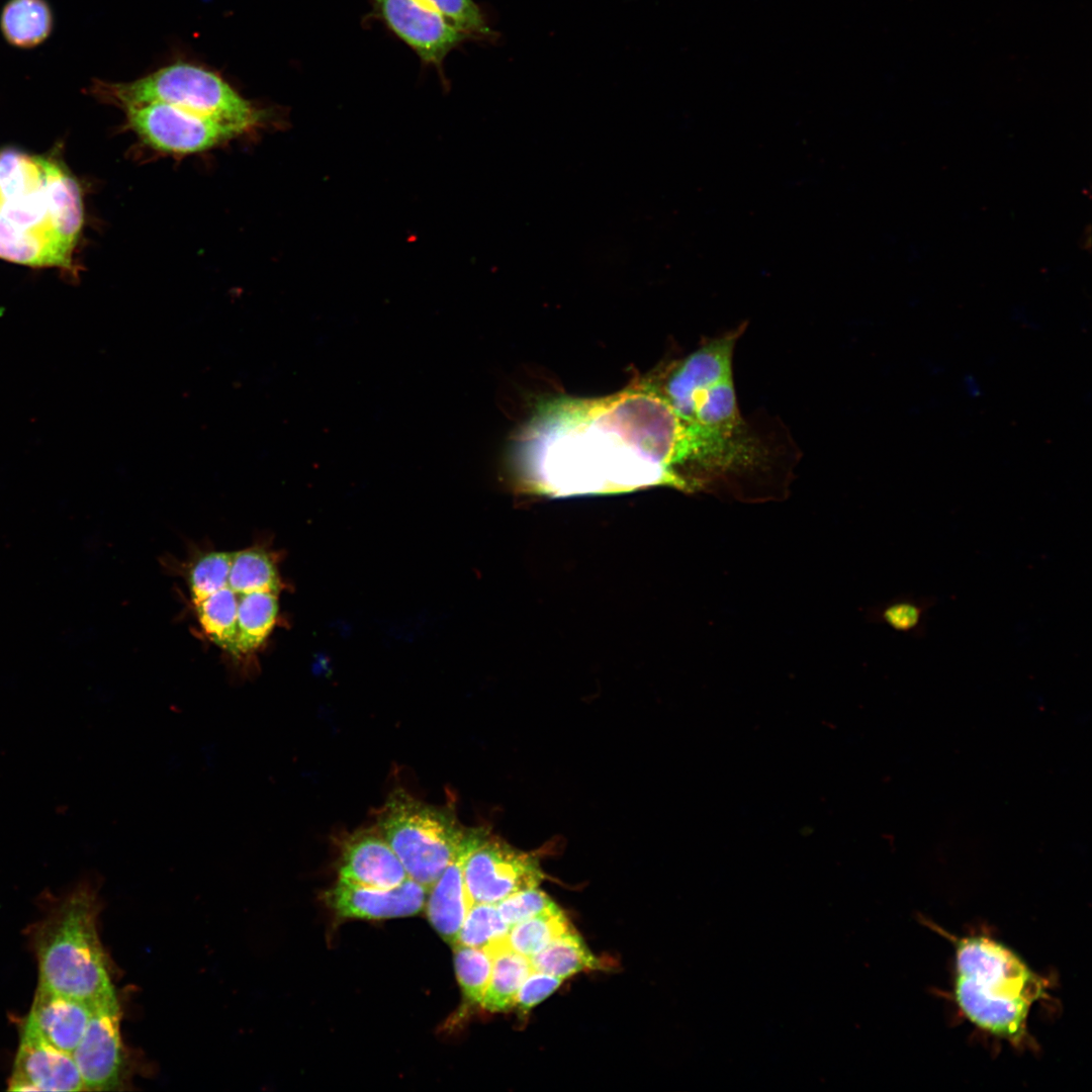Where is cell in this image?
<instances>
[{
  "label": "cell",
  "mask_w": 1092,
  "mask_h": 1092,
  "mask_svg": "<svg viewBox=\"0 0 1092 1092\" xmlns=\"http://www.w3.org/2000/svg\"><path fill=\"white\" fill-rule=\"evenodd\" d=\"M513 455L529 488L556 497L650 486L692 491L709 460L704 440L646 379L604 397L542 402Z\"/></svg>",
  "instance_id": "cell-1"
},
{
  "label": "cell",
  "mask_w": 1092,
  "mask_h": 1092,
  "mask_svg": "<svg viewBox=\"0 0 1092 1092\" xmlns=\"http://www.w3.org/2000/svg\"><path fill=\"white\" fill-rule=\"evenodd\" d=\"M80 226L71 172L57 159L44 157L39 168L0 184V259L58 268L75 280Z\"/></svg>",
  "instance_id": "cell-2"
},
{
  "label": "cell",
  "mask_w": 1092,
  "mask_h": 1092,
  "mask_svg": "<svg viewBox=\"0 0 1092 1092\" xmlns=\"http://www.w3.org/2000/svg\"><path fill=\"white\" fill-rule=\"evenodd\" d=\"M954 944V998L978 1028L1020 1045L1035 1002L1046 998V980L1009 946L985 935L948 936Z\"/></svg>",
  "instance_id": "cell-3"
},
{
  "label": "cell",
  "mask_w": 1092,
  "mask_h": 1092,
  "mask_svg": "<svg viewBox=\"0 0 1092 1092\" xmlns=\"http://www.w3.org/2000/svg\"><path fill=\"white\" fill-rule=\"evenodd\" d=\"M97 890L79 882L31 931L39 988L91 1006L116 998L100 941Z\"/></svg>",
  "instance_id": "cell-4"
},
{
  "label": "cell",
  "mask_w": 1092,
  "mask_h": 1092,
  "mask_svg": "<svg viewBox=\"0 0 1092 1092\" xmlns=\"http://www.w3.org/2000/svg\"><path fill=\"white\" fill-rule=\"evenodd\" d=\"M745 326L704 341L697 350L646 379L684 421L703 433L755 444L764 442L765 437L741 416L732 371L735 344Z\"/></svg>",
  "instance_id": "cell-5"
},
{
  "label": "cell",
  "mask_w": 1092,
  "mask_h": 1092,
  "mask_svg": "<svg viewBox=\"0 0 1092 1092\" xmlns=\"http://www.w3.org/2000/svg\"><path fill=\"white\" fill-rule=\"evenodd\" d=\"M90 92L121 109L163 103L238 125L247 131L264 124L268 115L215 73L187 63L169 65L131 82L97 80Z\"/></svg>",
  "instance_id": "cell-6"
},
{
  "label": "cell",
  "mask_w": 1092,
  "mask_h": 1092,
  "mask_svg": "<svg viewBox=\"0 0 1092 1092\" xmlns=\"http://www.w3.org/2000/svg\"><path fill=\"white\" fill-rule=\"evenodd\" d=\"M378 828L407 877L430 889L465 845L463 829L443 810L396 792L378 817Z\"/></svg>",
  "instance_id": "cell-7"
},
{
  "label": "cell",
  "mask_w": 1092,
  "mask_h": 1092,
  "mask_svg": "<svg viewBox=\"0 0 1092 1092\" xmlns=\"http://www.w3.org/2000/svg\"><path fill=\"white\" fill-rule=\"evenodd\" d=\"M122 110L128 128L147 147L171 155L205 152L248 132L238 125L163 103Z\"/></svg>",
  "instance_id": "cell-8"
},
{
  "label": "cell",
  "mask_w": 1092,
  "mask_h": 1092,
  "mask_svg": "<svg viewBox=\"0 0 1092 1092\" xmlns=\"http://www.w3.org/2000/svg\"><path fill=\"white\" fill-rule=\"evenodd\" d=\"M463 877L473 905L496 904L515 893L538 887L545 876L533 853L487 833L466 856Z\"/></svg>",
  "instance_id": "cell-9"
},
{
  "label": "cell",
  "mask_w": 1092,
  "mask_h": 1092,
  "mask_svg": "<svg viewBox=\"0 0 1092 1092\" xmlns=\"http://www.w3.org/2000/svg\"><path fill=\"white\" fill-rule=\"evenodd\" d=\"M373 15L406 43L423 64L433 66L448 88L444 60L472 37L419 0H371Z\"/></svg>",
  "instance_id": "cell-10"
},
{
  "label": "cell",
  "mask_w": 1092,
  "mask_h": 1092,
  "mask_svg": "<svg viewBox=\"0 0 1092 1092\" xmlns=\"http://www.w3.org/2000/svg\"><path fill=\"white\" fill-rule=\"evenodd\" d=\"M120 1016L117 999L93 1007L83 1037L72 1054L85 1091H114L122 1087L125 1053Z\"/></svg>",
  "instance_id": "cell-11"
},
{
  "label": "cell",
  "mask_w": 1092,
  "mask_h": 1092,
  "mask_svg": "<svg viewBox=\"0 0 1092 1092\" xmlns=\"http://www.w3.org/2000/svg\"><path fill=\"white\" fill-rule=\"evenodd\" d=\"M10 1091H85L73 1055L22 1030Z\"/></svg>",
  "instance_id": "cell-12"
},
{
  "label": "cell",
  "mask_w": 1092,
  "mask_h": 1092,
  "mask_svg": "<svg viewBox=\"0 0 1092 1092\" xmlns=\"http://www.w3.org/2000/svg\"><path fill=\"white\" fill-rule=\"evenodd\" d=\"M429 889L407 878L397 887L362 886L339 879L328 899L335 911L349 918L382 919L411 916L425 908Z\"/></svg>",
  "instance_id": "cell-13"
},
{
  "label": "cell",
  "mask_w": 1092,
  "mask_h": 1092,
  "mask_svg": "<svg viewBox=\"0 0 1092 1092\" xmlns=\"http://www.w3.org/2000/svg\"><path fill=\"white\" fill-rule=\"evenodd\" d=\"M93 1006L37 987L21 1026L53 1046L73 1054L89 1023Z\"/></svg>",
  "instance_id": "cell-14"
},
{
  "label": "cell",
  "mask_w": 1092,
  "mask_h": 1092,
  "mask_svg": "<svg viewBox=\"0 0 1092 1092\" xmlns=\"http://www.w3.org/2000/svg\"><path fill=\"white\" fill-rule=\"evenodd\" d=\"M407 878L401 861L380 832L356 833L346 840L340 868L341 880L389 889L399 886Z\"/></svg>",
  "instance_id": "cell-15"
},
{
  "label": "cell",
  "mask_w": 1092,
  "mask_h": 1092,
  "mask_svg": "<svg viewBox=\"0 0 1092 1092\" xmlns=\"http://www.w3.org/2000/svg\"><path fill=\"white\" fill-rule=\"evenodd\" d=\"M486 834L484 829L471 830L459 854L428 892L425 905L428 919L440 936L452 946L456 943L459 930L471 906L463 877L464 860L470 850Z\"/></svg>",
  "instance_id": "cell-16"
},
{
  "label": "cell",
  "mask_w": 1092,
  "mask_h": 1092,
  "mask_svg": "<svg viewBox=\"0 0 1092 1092\" xmlns=\"http://www.w3.org/2000/svg\"><path fill=\"white\" fill-rule=\"evenodd\" d=\"M53 27L54 15L47 0H8L1 10V32L15 48L38 47L49 38Z\"/></svg>",
  "instance_id": "cell-17"
},
{
  "label": "cell",
  "mask_w": 1092,
  "mask_h": 1092,
  "mask_svg": "<svg viewBox=\"0 0 1092 1092\" xmlns=\"http://www.w3.org/2000/svg\"><path fill=\"white\" fill-rule=\"evenodd\" d=\"M278 593L256 590L240 595L234 656L255 651L267 639L278 616Z\"/></svg>",
  "instance_id": "cell-18"
},
{
  "label": "cell",
  "mask_w": 1092,
  "mask_h": 1092,
  "mask_svg": "<svg viewBox=\"0 0 1092 1092\" xmlns=\"http://www.w3.org/2000/svg\"><path fill=\"white\" fill-rule=\"evenodd\" d=\"M533 971L530 959L505 943L492 951V969L481 1006L490 1012H503L515 1006L518 991Z\"/></svg>",
  "instance_id": "cell-19"
},
{
  "label": "cell",
  "mask_w": 1092,
  "mask_h": 1092,
  "mask_svg": "<svg viewBox=\"0 0 1092 1092\" xmlns=\"http://www.w3.org/2000/svg\"><path fill=\"white\" fill-rule=\"evenodd\" d=\"M534 971L563 980L585 970L602 969V962L594 956L582 937L571 929L549 942L530 958Z\"/></svg>",
  "instance_id": "cell-20"
},
{
  "label": "cell",
  "mask_w": 1092,
  "mask_h": 1092,
  "mask_svg": "<svg viewBox=\"0 0 1092 1092\" xmlns=\"http://www.w3.org/2000/svg\"><path fill=\"white\" fill-rule=\"evenodd\" d=\"M240 594L230 587L225 578L217 589L202 599L193 601L197 618L204 632L231 655L234 654L237 637Z\"/></svg>",
  "instance_id": "cell-21"
},
{
  "label": "cell",
  "mask_w": 1092,
  "mask_h": 1092,
  "mask_svg": "<svg viewBox=\"0 0 1092 1092\" xmlns=\"http://www.w3.org/2000/svg\"><path fill=\"white\" fill-rule=\"evenodd\" d=\"M226 582L237 593L280 589L279 575L273 559L265 550L259 548L232 552Z\"/></svg>",
  "instance_id": "cell-22"
},
{
  "label": "cell",
  "mask_w": 1092,
  "mask_h": 1092,
  "mask_svg": "<svg viewBox=\"0 0 1092 1092\" xmlns=\"http://www.w3.org/2000/svg\"><path fill=\"white\" fill-rule=\"evenodd\" d=\"M510 928L502 918L496 904H473L466 914L455 944L484 948L492 953L495 948L507 943Z\"/></svg>",
  "instance_id": "cell-23"
},
{
  "label": "cell",
  "mask_w": 1092,
  "mask_h": 1092,
  "mask_svg": "<svg viewBox=\"0 0 1092 1092\" xmlns=\"http://www.w3.org/2000/svg\"><path fill=\"white\" fill-rule=\"evenodd\" d=\"M573 926L559 910L522 921L511 926L507 943L515 951L531 958Z\"/></svg>",
  "instance_id": "cell-24"
},
{
  "label": "cell",
  "mask_w": 1092,
  "mask_h": 1092,
  "mask_svg": "<svg viewBox=\"0 0 1092 1092\" xmlns=\"http://www.w3.org/2000/svg\"><path fill=\"white\" fill-rule=\"evenodd\" d=\"M454 965L464 997L472 1004H481L488 985L492 953L484 948L453 945Z\"/></svg>",
  "instance_id": "cell-25"
},
{
  "label": "cell",
  "mask_w": 1092,
  "mask_h": 1092,
  "mask_svg": "<svg viewBox=\"0 0 1092 1092\" xmlns=\"http://www.w3.org/2000/svg\"><path fill=\"white\" fill-rule=\"evenodd\" d=\"M936 601L931 597L903 595L886 604L881 612V620L897 632L921 638L927 632L930 610Z\"/></svg>",
  "instance_id": "cell-26"
},
{
  "label": "cell",
  "mask_w": 1092,
  "mask_h": 1092,
  "mask_svg": "<svg viewBox=\"0 0 1092 1092\" xmlns=\"http://www.w3.org/2000/svg\"><path fill=\"white\" fill-rule=\"evenodd\" d=\"M444 16L472 39L493 35L485 15L474 0H419Z\"/></svg>",
  "instance_id": "cell-27"
},
{
  "label": "cell",
  "mask_w": 1092,
  "mask_h": 1092,
  "mask_svg": "<svg viewBox=\"0 0 1092 1092\" xmlns=\"http://www.w3.org/2000/svg\"><path fill=\"white\" fill-rule=\"evenodd\" d=\"M231 559L232 552L212 551L194 561L187 578L192 601L204 598L221 585L229 574Z\"/></svg>",
  "instance_id": "cell-28"
},
{
  "label": "cell",
  "mask_w": 1092,
  "mask_h": 1092,
  "mask_svg": "<svg viewBox=\"0 0 1092 1092\" xmlns=\"http://www.w3.org/2000/svg\"><path fill=\"white\" fill-rule=\"evenodd\" d=\"M504 921L510 926L538 915L561 910L558 905L538 887L515 893L496 903Z\"/></svg>",
  "instance_id": "cell-29"
},
{
  "label": "cell",
  "mask_w": 1092,
  "mask_h": 1092,
  "mask_svg": "<svg viewBox=\"0 0 1092 1092\" xmlns=\"http://www.w3.org/2000/svg\"><path fill=\"white\" fill-rule=\"evenodd\" d=\"M562 982V978L533 970L522 983L515 1006L521 1012H528L556 991Z\"/></svg>",
  "instance_id": "cell-30"
}]
</instances>
